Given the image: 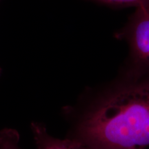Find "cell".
Instances as JSON below:
<instances>
[{
  "label": "cell",
  "instance_id": "obj_3",
  "mask_svg": "<svg viewBox=\"0 0 149 149\" xmlns=\"http://www.w3.org/2000/svg\"><path fill=\"white\" fill-rule=\"evenodd\" d=\"M31 128L37 149H93L77 138H55L40 123H33Z\"/></svg>",
  "mask_w": 149,
  "mask_h": 149
},
{
  "label": "cell",
  "instance_id": "obj_6",
  "mask_svg": "<svg viewBox=\"0 0 149 149\" xmlns=\"http://www.w3.org/2000/svg\"><path fill=\"white\" fill-rule=\"evenodd\" d=\"M1 0H0V1H1ZM1 68H0V75H1Z\"/></svg>",
  "mask_w": 149,
  "mask_h": 149
},
{
  "label": "cell",
  "instance_id": "obj_1",
  "mask_svg": "<svg viewBox=\"0 0 149 149\" xmlns=\"http://www.w3.org/2000/svg\"><path fill=\"white\" fill-rule=\"evenodd\" d=\"M77 129L74 138L93 149L149 148V73L130 74L91 107Z\"/></svg>",
  "mask_w": 149,
  "mask_h": 149
},
{
  "label": "cell",
  "instance_id": "obj_5",
  "mask_svg": "<svg viewBox=\"0 0 149 149\" xmlns=\"http://www.w3.org/2000/svg\"><path fill=\"white\" fill-rule=\"evenodd\" d=\"M104 4L114 7H139L149 5V0H93Z\"/></svg>",
  "mask_w": 149,
  "mask_h": 149
},
{
  "label": "cell",
  "instance_id": "obj_2",
  "mask_svg": "<svg viewBox=\"0 0 149 149\" xmlns=\"http://www.w3.org/2000/svg\"><path fill=\"white\" fill-rule=\"evenodd\" d=\"M116 36L129 47L130 74L149 73V5L135 8Z\"/></svg>",
  "mask_w": 149,
  "mask_h": 149
},
{
  "label": "cell",
  "instance_id": "obj_4",
  "mask_svg": "<svg viewBox=\"0 0 149 149\" xmlns=\"http://www.w3.org/2000/svg\"><path fill=\"white\" fill-rule=\"evenodd\" d=\"M19 135L13 128L0 130V149H20L19 146Z\"/></svg>",
  "mask_w": 149,
  "mask_h": 149
},
{
  "label": "cell",
  "instance_id": "obj_7",
  "mask_svg": "<svg viewBox=\"0 0 149 149\" xmlns=\"http://www.w3.org/2000/svg\"><path fill=\"white\" fill-rule=\"evenodd\" d=\"M148 149H149V148H148Z\"/></svg>",
  "mask_w": 149,
  "mask_h": 149
}]
</instances>
